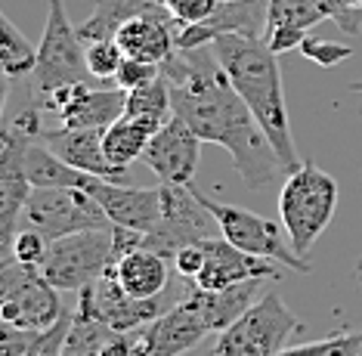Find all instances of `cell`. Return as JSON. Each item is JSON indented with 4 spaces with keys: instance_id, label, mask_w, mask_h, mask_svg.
I'll list each match as a JSON object with an SVG mask.
<instances>
[{
    "instance_id": "obj_1",
    "label": "cell",
    "mask_w": 362,
    "mask_h": 356,
    "mask_svg": "<svg viewBox=\"0 0 362 356\" xmlns=\"http://www.w3.org/2000/svg\"><path fill=\"white\" fill-rule=\"evenodd\" d=\"M164 78L170 81L174 115L183 118L202 143L223 146L233 155L235 171L248 189H263L285 173L276 149L269 146L263 127L245 99L229 84L223 65L211 47L174 50L161 62Z\"/></svg>"
},
{
    "instance_id": "obj_2",
    "label": "cell",
    "mask_w": 362,
    "mask_h": 356,
    "mask_svg": "<svg viewBox=\"0 0 362 356\" xmlns=\"http://www.w3.org/2000/svg\"><path fill=\"white\" fill-rule=\"evenodd\" d=\"M211 50L217 56V62L223 65L235 93L254 112V118L263 127L269 146L276 149L285 173H294L300 168V161H298V149H294V139H291L282 71H279L276 53L267 47L263 38H248V35H223L214 40Z\"/></svg>"
},
{
    "instance_id": "obj_3",
    "label": "cell",
    "mask_w": 362,
    "mask_h": 356,
    "mask_svg": "<svg viewBox=\"0 0 362 356\" xmlns=\"http://www.w3.org/2000/svg\"><path fill=\"white\" fill-rule=\"evenodd\" d=\"M337 208V183L332 173L303 161L294 173H288L279 189V217L294 251L307 258V251L328 229Z\"/></svg>"
},
{
    "instance_id": "obj_4",
    "label": "cell",
    "mask_w": 362,
    "mask_h": 356,
    "mask_svg": "<svg viewBox=\"0 0 362 356\" xmlns=\"http://www.w3.org/2000/svg\"><path fill=\"white\" fill-rule=\"evenodd\" d=\"M300 328V319L285 307L279 292H263L245 316L217 335L211 356H279Z\"/></svg>"
},
{
    "instance_id": "obj_5",
    "label": "cell",
    "mask_w": 362,
    "mask_h": 356,
    "mask_svg": "<svg viewBox=\"0 0 362 356\" xmlns=\"http://www.w3.org/2000/svg\"><path fill=\"white\" fill-rule=\"evenodd\" d=\"M65 316L59 292L47 282L40 267H25L4 254L0 260V319L22 332H47Z\"/></svg>"
},
{
    "instance_id": "obj_6",
    "label": "cell",
    "mask_w": 362,
    "mask_h": 356,
    "mask_svg": "<svg viewBox=\"0 0 362 356\" xmlns=\"http://www.w3.org/2000/svg\"><path fill=\"white\" fill-rule=\"evenodd\" d=\"M192 193L204 208L211 211V217L217 220V226H220V233H223L226 242H233L235 248H242L245 254H254V258L282 263V267L294 270V272H310L307 258H300V254L294 251V245H291V239H288L282 223L260 217V214H254L248 208H238V205L208 198L195 183H192Z\"/></svg>"
},
{
    "instance_id": "obj_7",
    "label": "cell",
    "mask_w": 362,
    "mask_h": 356,
    "mask_svg": "<svg viewBox=\"0 0 362 356\" xmlns=\"http://www.w3.org/2000/svg\"><path fill=\"white\" fill-rule=\"evenodd\" d=\"M87 78V44L78 28H71L62 0H50L44 38L37 44V69L31 74V99L65 84H84Z\"/></svg>"
},
{
    "instance_id": "obj_8",
    "label": "cell",
    "mask_w": 362,
    "mask_h": 356,
    "mask_svg": "<svg viewBox=\"0 0 362 356\" xmlns=\"http://www.w3.org/2000/svg\"><path fill=\"white\" fill-rule=\"evenodd\" d=\"M115 258V239L109 229H84L50 242L40 272L56 292H81L105 276Z\"/></svg>"
},
{
    "instance_id": "obj_9",
    "label": "cell",
    "mask_w": 362,
    "mask_h": 356,
    "mask_svg": "<svg viewBox=\"0 0 362 356\" xmlns=\"http://www.w3.org/2000/svg\"><path fill=\"white\" fill-rule=\"evenodd\" d=\"M19 226L37 229L44 239L56 242L84 229H109L112 220L84 189H31Z\"/></svg>"
},
{
    "instance_id": "obj_10",
    "label": "cell",
    "mask_w": 362,
    "mask_h": 356,
    "mask_svg": "<svg viewBox=\"0 0 362 356\" xmlns=\"http://www.w3.org/2000/svg\"><path fill=\"white\" fill-rule=\"evenodd\" d=\"M161 198H164L161 220L152 233L143 236V248H152V251H158L161 258L174 260V254L183 245L223 236L217 226V220L211 217V211L195 198L192 183L189 186L161 183Z\"/></svg>"
},
{
    "instance_id": "obj_11",
    "label": "cell",
    "mask_w": 362,
    "mask_h": 356,
    "mask_svg": "<svg viewBox=\"0 0 362 356\" xmlns=\"http://www.w3.org/2000/svg\"><path fill=\"white\" fill-rule=\"evenodd\" d=\"M174 304L168 301V294L149 297V301H136L127 292H121V285L105 272L96 282H90L87 288L78 292V313L93 322L115 328V332H136V328L149 326L168 313Z\"/></svg>"
},
{
    "instance_id": "obj_12",
    "label": "cell",
    "mask_w": 362,
    "mask_h": 356,
    "mask_svg": "<svg viewBox=\"0 0 362 356\" xmlns=\"http://www.w3.org/2000/svg\"><path fill=\"white\" fill-rule=\"evenodd\" d=\"M31 143H35V137L6 124L4 139H0V251L4 254H10L13 239L19 233L22 208L35 189L25 173V155Z\"/></svg>"
},
{
    "instance_id": "obj_13",
    "label": "cell",
    "mask_w": 362,
    "mask_h": 356,
    "mask_svg": "<svg viewBox=\"0 0 362 356\" xmlns=\"http://www.w3.org/2000/svg\"><path fill=\"white\" fill-rule=\"evenodd\" d=\"M199 159H202V137L177 115L149 139V146L143 152L146 168L168 186L195 183Z\"/></svg>"
},
{
    "instance_id": "obj_14",
    "label": "cell",
    "mask_w": 362,
    "mask_h": 356,
    "mask_svg": "<svg viewBox=\"0 0 362 356\" xmlns=\"http://www.w3.org/2000/svg\"><path fill=\"white\" fill-rule=\"evenodd\" d=\"M267 0H220V6L199 25H183L177 31V50L211 47L223 35L263 38L267 31Z\"/></svg>"
},
{
    "instance_id": "obj_15",
    "label": "cell",
    "mask_w": 362,
    "mask_h": 356,
    "mask_svg": "<svg viewBox=\"0 0 362 356\" xmlns=\"http://www.w3.org/2000/svg\"><path fill=\"white\" fill-rule=\"evenodd\" d=\"M90 195L100 202L105 217L112 220V226L136 229V233H152L161 220L164 198L161 186L139 189V186H124V183H109V180L96 177L87 189Z\"/></svg>"
},
{
    "instance_id": "obj_16",
    "label": "cell",
    "mask_w": 362,
    "mask_h": 356,
    "mask_svg": "<svg viewBox=\"0 0 362 356\" xmlns=\"http://www.w3.org/2000/svg\"><path fill=\"white\" fill-rule=\"evenodd\" d=\"M204 260L202 272L192 279L195 288H204V292H223V288L251 282V279H276L279 272L273 267V260L254 258V254H245L242 248H235L233 242H226L223 236L217 239H204Z\"/></svg>"
},
{
    "instance_id": "obj_17",
    "label": "cell",
    "mask_w": 362,
    "mask_h": 356,
    "mask_svg": "<svg viewBox=\"0 0 362 356\" xmlns=\"http://www.w3.org/2000/svg\"><path fill=\"white\" fill-rule=\"evenodd\" d=\"M211 332L186 301H177L155 322L136 328V356H183Z\"/></svg>"
},
{
    "instance_id": "obj_18",
    "label": "cell",
    "mask_w": 362,
    "mask_h": 356,
    "mask_svg": "<svg viewBox=\"0 0 362 356\" xmlns=\"http://www.w3.org/2000/svg\"><path fill=\"white\" fill-rule=\"evenodd\" d=\"M177 31L180 25L174 22L164 6H155V10L134 16L124 28L118 31V47L124 50V56L130 59H143V62H164L170 53L177 50Z\"/></svg>"
},
{
    "instance_id": "obj_19",
    "label": "cell",
    "mask_w": 362,
    "mask_h": 356,
    "mask_svg": "<svg viewBox=\"0 0 362 356\" xmlns=\"http://www.w3.org/2000/svg\"><path fill=\"white\" fill-rule=\"evenodd\" d=\"M103 134L105 130H96V127H84V130L56 127V130H44L40 139H44L65 164H71V168L84 171L90 177L109 180V183H124L127 173L112 168L103 152Z\"/></svg>"
},
{
    "instance_id": "obj_20",
    "label": "cell",
    "mask_w": 362,
    "mask_h": 356,
    "mask_svg": "<svg viewBox=\"0 0 362 356\" xmlns=\"http://www.w3.org/2000/svg\"><path fill=\"white\" fill-rule=\"evenodd\" d=\"M332 22L322 0H267V31L263 40L273 53L300 47L313 25Z\"/></svg>"
},
{
    "instance_id": "obj_21",
    "label": "cell",
    "mask_w": 362,
    "mask_h": 356,
    "mask_svg": "<svg viewBox=\"0 0 362 356\" xmlns=\"http://www.w3.org/2000/svg\"><path fill=\"white\" fill-rule=\"evenodd\" d=\"M263 282L267 279H251V282H242V285H233V288H223V292H204V288H189L183 301L192 307L195 313L202 316V322L208 326V332H226L229 326L245 316V310L257 301V294L263 292Z\"/></svg>"
},
{
    "instance_id": "obj_22",
    "label": "cell",
    "mask_w": 362,
    "mask_h": 356,
    "mask_svg": "<svg viewBox=\"0 0 362 356\" xmlns=\"http://www.w3.org/2000/svg\"><path fill=\"white\" fill-rule=\"evenodd\" d=\"M109 276L121 285V292H127L136 301H149V297L164 294L170 279V260L161 258L152 248H134V251L121 254L118 260H112Z\"/></svg>"
},
{
    "instance_id": "obj_23",
    "label": "cell",
    "mask_w": 362,
    "mask_h": 356,
    "mask_svg": "<svg viewBox=\"0 0 362 356\" xmlns=\"http://www.w3.org/2000/svg\"><path fill=\"white\" fill-rule=\"evenodd\" d=\"M124 109H127V93L121 87H90L84 81L75 93V103L62 112L59 121L69 130H84V127L105 130L118 118H124Z\"/></svg>"
},
{
    "instance_id": "obj_24",
    "label": "cell",
    "mask_w": 362,
    "mask_h": 356,
    "mask_svg": "<svg viewBox=\"0 0 362 356\" xmlns=\"http://www.w3.org/2000/svg\"><path fill=\"white\" fill-rule=\"evenodd\" d=\"M25 173L35 189H84L87 193L90 183L96 180V177H90V173L65 164L44 139H35V143L28 146Z\"/></svg>"
},
{
    "instance_id": "obj_25",
    "label": "cell",
    "mask_w": 362,
    "mask_h": 356,
    "mask_svg": "<svg viewBox=\"0 0 362 356\" xmlns=\"http://www.w3.org/2000/svg\"><path fill=\"white\" fill-rule=\"evenodd\" d=\"M161 127H155L149 121H139V118H118L112 124V127H105L103 134V152L105 159H109L112 168L124 171L134 164L136 159H143L146 146H149V139L158 134Z\"/></svg>"
},
{
    "instance_id": "obj_26",
    "label": "cell",
    "mask_w": 362,
    "mask_h": 356,
    "mask_svg": "<svg viewBox=\"0 0 362 356\" xmlns=\"http://www.w3.org/2000/svg\"><path fill=\"white\" fill-rule=\"evenodd\" d=\"M155 6H164V4H152V0H96L93 13L78 25V35L84 44L115 40L118 31L124 28L134 16H143V13L155 10Z\"/></svg>"
},
{
    "instance_id": "obj_27",
    "label": "cell",
    "mask_w": 362,
    "mask_h": 356,
    "mask_svg": "<svg viewBox=\"0 0 362 356\" xmlns=\"http://www.w3.org/2000/svg\"><path fill=\"white\" fill-rule=\"evenodd\" d=\"M124 115H127V118L149 121V124H155V127H164V124L174 118V103H170V81L164 78V71L155 81H149L146 87L130 90Z\"/></svg>"
},
{
    "instance_id": "obj_28",
    "label": "cell",
    "mask_w": 362,
    "mask_h": 356,
    "mask_svg": "<svg viewBox=\"0 0 362 356\" xmlns=\"http://www.w3.org/2000/svg\"><path fill=\"white\" fill-rule=\"evenodd\" d=\"M0 65L6 78H25L37 69V47L16 28L6 13H0Z\"/></svg>"
},
{
    "instance_id": "obj_29",
    "label": "cell",
    "mask_w": 362,
    "mask_h": 356,
    "mask_svg": "<svg viewBox=\"0 0 362 356\" xmlns=\"http://www.w3.org/2000/svg\"><path fill=\"white\" fill-rule=\"evenodd\" d=\"M118 335L121 332L103 326V322H93V319L75 313V316H71L69 338H65V347H62V356H105V350H109Z\"/></svg>"
},
{
    "instance_id": "obj_30",
    "label": "cell",
    "mask_w": 362,
    "mask_h": 356,
    "mask_svg": "<svg viewBox=\"0 0 362 356\" xmlns=\"http://www.w3.org/2000/svg\"><path fill=\"white\" fill-rule=\"evenodd\" d=\"M279 356H362V332H344L325 341H313V344H298L288 347Z\"/></svg>"
},
{
    "instance_id": "obj_31",
    "label": "cell",
    "mask_w": 362,
    "mask_h": 356,
    "mask_svg": "<svg viewBox=\"0 0 362 356\" xmlns=\"http://www.w3.org/2000/svg\"><path fill=\"white\" fill-rule=\"evenodd\" d=\"M121 62H124V50L118 47V40H93L87 44V71L90 78L109 81L118 74Z\"/></svg>"
},
{
    "instance_id": "obj_32",
    "label": "cell",
    "mask_w": 362,
    "mask_h": 356,
    "mask_svg": "<svg viewBox=\"0 0 362 356\" xmlns=\"http://www.w3.org/2000/svg\"><path fill=\"white\" fill-rule=\"evenodd\" d=\"M298 50L307 56L310 62L322 65V69H334V65H341L344 59L353 56L350 44H334V40H322V38H313V35L303 38V44Z\"/></svg>"
},
{
    "instance_id": "obj_33",
    "label": "cell",
    "mask_w": 362,
    "mask_h": 356,
    "mask_svg": "<svg viewBox=\"0 0 362 356\" xmlns=\"http://www.w3.org/2000/svg\"><path fill=\"white\" fill-rule=\"evenodd\" d=\"M47 248H50V239H44L37 229L19 226V233H16V239H13L10 254L19 263H25V267H40L44 258H47Z\"/></svg>"
},
{
    "instance_id": "obj_34",
    "label": "cell",
    "mask_w": 362,
    "mask_h": 356,
    "mask_svg": "<svg viewBox=\"0 0 362 356\" xmlns=\"http://www.w3.org/2000/svg\"><path fill=\"white\" fill-rule=\"evenodd\" d=\"M161 74V65L158 62H143V59H130V56H124V62H121L118 74H115V84H118L124 93H130V90H139L146 87L149 81H155Z\"/></svg>"
},
{
    "instance_id": "obj_35",
    "label": "cell",
    "mask_w": 362,
    "mask_h": 356,
    "mask_svg": "<svg viewBox=\"0 0 362 356\" xmlns=\"http://www.w3.org/2000/svg\"><path fill=\"white\" fill-rule=\"evenodd\" d=\"M71 316H75V313H65V316L56 322L53 328L40 332V335H37V341L31 344L25 353H19V356H62L65 338H69V328H71Z\"/></svg>"
},
{
    "instance_id": "obj_36",
    "label": "cell",
    "mask_w": 362,
    "mask_h": 356,
    "mask_svg": "<svg viewBox=\"0 0 362 356\" xmlns=\"http://www.w3.org/2000/svg\"><path fill=\"white\" fill-rule=\"evenodd\" d=\"M220 6V0H164V10L174 16V22L183 25H199Z\"/></svg>"
},
{
    "instance_id": "obj_37",
    "label": "cell",
    "mask_w": 362,
    "mask_h": 356,
    "mask_svg": "<svg viewBox=\"0 0 362 356\" xmlns=\"http://www.w3.org/2000/svg\"><path fill=\"white\" fill-rule=\"evenodd\" d=\"M204 260H208V254H204V245L202 242H192V245H183L180 251L174 254V260H170V267H174L183 279H195L204 267Z\"/></svg>"
},
{
    "instance_id": "obj_38",
    "label": "cell",
    "mask_w": 362,
    "mask_h": 356,
    "mask_svg": "<svg viewBox=\"0 0 362 356\" xmlns=\"http://www.w3.org/2000/svg\"><path fill=\"white\" fill-rule=\"evenodd\" d=\"M350 93L359 99V112H362V84H353V87H350Z\"/></svg>"
},
{
    "instance_id": "obj_39",
    "label": "cell",
    "mask_w": 362,
    "mask_h": 356,
    "mask_svg": "<svg viewBox=\"0 0 362 356\" xmlns=\"http://www.w3.org/2000/svg\"><path fill=\"white\" fill-rule=\"evenodd\" d=\"M356 279L362 282V254H359V260H356Z\"/></svg>"
},
{
    "instance_id": "obj_40",
    "label": "cell",
    "mask_w": 362,
    "mask_h": 356,
    "mask_svg": "<svg viewBox=\"0 0 362 356\" xmlns=\"http://www.w3.org/2000/svg\"><path fill=\"white\" fill-rule=\"evenodd\" d=\"M152 4H164V0H152Z\"/></svg>"
},
{
    "instance_id": "obj_41",
    "label": "cell",
    "mask_w": 362,
    "mask_h": 356,
    "mask_svg": "<svg viewBox=\"0 0 362 356\" xmlns=\"http://www.w3.org/2000/svg\"><path fill=\"white\" fill-rule=\"evenodd\" d=\"M353 4H359V6H362V0H353Z\"/></svg>"
}]
</instances>
